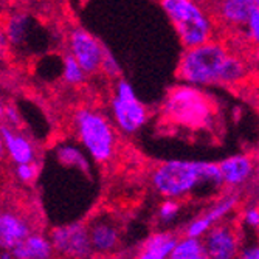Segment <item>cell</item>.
I'll return each instance as SVG.
<instances>
[{
    "mask_svg": "<svg viewBox=\"0 0 259 259\" xmlns=\"http://www.w3.org/2000/svg\"><path fill=\"white\" fill-rule=\"evenodd\" d=\"M10 251L13 259H53L56 253L52 239L37 231H33L25 241Z\"/></svg>",
    "mask_w": 259,
    "mask_h": 259,
    "instance_id": "2e32d148",
    "label": "cell"
},
{
    "mask_svg": "<svg viewBox=\"0 0 259 259\" xmlns=\"http://www.w3.org/2000/svg\"><path fill=\"white\" fill-rule=\"evenodd\" d=\"M101 72L109 76V78H113V79H120L121 78V65L120 62L116 61V58L113 56V53L106 47L104 50V58H103V65H101Z\"/></svg>",
    "mask_w": 259,
    "mask_h": 259,
    "instance_id": "603a6c76",
    "label": "cell"
},
{
    "mask_svg": "<svg viewBox=\"0 0 259 259\" xmlns=\"http://www.w3.org/2000/svg\"><path fill=\"white\" fill-rule=\"evenodd\" d=\"M203 244L209 259H238L241 253L236 230L225 222L211 227L203 236Z\"/></svg>",
    "mask_w": 259,
    "mask_h": 259,
    "instance_id": "9c48e42d",
    "label": "cell"
},
{
    "mask_svg": "<svg viewBox=\"0 0 259 259\" xmlns=\"http://www.w3.org/2000/svg\"><path fill=\"white\" fill-rule=\"evenodd\" d=\"M158 2L185 49H191L214 39V19L199 0H158Z\"/></svg>",
    "mask_w": 259,
    "mask_h": 259,
    "instance_id": "277c9868",
    "label": "cell"
},
{
    "mask_svg": "<svg viewBox=\"0 0 259 259\" xmlns=\"http://www.w3.org/2000/svg\"><path fill=\"white\" fill-rule=\"evenodd\" d=\"M90 239L93 250L98 253H109L112 251L120 241V234L116 227L110 222L98 221L93 224L90 228Z\"/></svg>",
    "mask_w": 259,
    "mask_h": 259,
    "instance_id": "ac0fdd59",
    "label": "cell"
},
{
    "mask_svg": "<svg viewBox=\"0 0 259 259\" xmlns=\"http://www.w3.org/2000/svg\"><path fill=\"white\" fill-rule=\"evenodd\" d=\"M239 203V196L238 194H225L222 196L218 202L211 205L203 214L196 218L194 221L190 222V225L185 230V236L190 238H203L206 231L216 225L218 222H222L230 213H233L234 208Z\"/></svg>",
    "mask_w": 259,
    "mask_h": 259,
    "instance_id": "30bf717a",
    "label": "cell"
},
{
    "mask_svg": "<svg viewBox=\"0 0 259 259\" xmlns=\"http://www.w3.org/2000/svg\"><path fill=\"white\" fill-rule=\"evenodd\" d=\"M256 8L254 0H218L216 14L227 27H245V23Z\"/></svg>",
    "mask_w": 259,
    "mask_h": 259,
    "instance_id": "9a60e30c",
    "label": "cell"
},
{
    "mask_svg": "<svg viewBox=\"0 0 259 259\" xmlns=\"http://www.w3.org/2000/svg\"><path fill=\"white\" fill-rule=\"evenodd\" d=\"M110 112L115 127L126 135L138 132L149 118L146 106L137 97L134 87L123 78L116 79L115 82Z\"/></svg>",
    "mask_w": 259,
    "mask_h": 259,
    "instance_id": "8992f818",
    "label": "cell"
},
{
    "mask_svg": "<svg viewBox=\"0 0 259 259\" xmlns=\"http://www.w3.org/2000/svg\"><path fill=\"white\" fill-rule=\"evenodd\" d=\"M179 238L171 231H158L146 239L140 253L134 259H169Z\"/></svg>",
    "mask_w": 259,
    "mask_h": 259,
    "instance_id": "e0dca14e",
    "label": "cell"
},
{
    "mask_svg": "<svg viewBox=\"0 0 259 259\" xmlns=\"http://www.w3.org/2000/svg\"><path fill=\"white\" fill-rule=\"evenodd\" d=\"M199 2H203V0H199Z\"/></svg>",
    "mask_w": 259,
    "mask_h": 259,
    "instance_id": "f546056e",
    "label": "cell"
},
{
    "mask_svg": "<svg viewBox=\"0 0 259 259\" xmlns=\"http://www.w3.org/2000/svg\"><path fill=\"white\" fill-rule=\"evenodd\" d=\"M245 30H247V36H248L250 42L259 50V8L257 7L251 11L250 17L245 23Z\"/></svg>",
    "mask_w": 259,
    "mask_h": 259,
    "instance_id": "d4e9b609",
    "label": "cell"
},
{
    "mask_svg": "<svg viewBox=\"0 0 259 259\" xmlns=\"http://www.w3.org/2000/svg\"><path fill=\"white\" fill-rule=\"evenodd\" d=\"M33 233L30 221L14 211H4L0 216V244L4 250H13Z\"/></svg>",
    "mask_w": 259,
    "mask_h": 259,
    "instance_id": "4fadbf2b",
    "label": "cell"
},
{
    "mask_svg": "<svg viewBox=\"0 0 259 259\" xmlns=\"http://www.w3.org/2000/svg\"><path fill=\"white\" fill-rule=\"evenodd\" d=\"M244 224H247L251 228H259V206L253 205V206H247L244 209L242 214Z\"/></svg>",
    "mask_w": 259,
    "mask_h": 259,
    "instance_id": "484cf974",
    "label": "cell"
},
{
    "mask_svg": "<svg viewBox=\"0 0 259 259\" xmlns=\"http://www.w3.org/2000/svg\"><path fill=\"white\" fill-rule=\"evenodd\" d=\"M4 118L7 120L5 124L8 126H13V127H20V123H22V118H20V113L17 112V109L14 106H7L4 107Z\"/></svg>",
    "mask_w": 259,
    "mask_h": 259,
    "instance_id": "4316f807",
    "label": "cell"
},
{
    "mask_svg": "<svg viewBox=\"0 0 259 259\" xmlns=\"http://www.w3.org/2000/svg\"><path fill=\"white\" fill-rule=\"evenodd\" d=\"M2 143L5 146V151L10 157V160L14 164H22V163H33L36 161V148L33 141L22 134L17 127L8 126L4 123L2 126Z\"/></svg>",
    "mask_w": 259,
    "mask_h": 259,
    "instance_id": "7c38bea8",
    "label": "cell"
},
{
    "mask_svg": "<svg viewBox=\"0 0 259 259\" xmlns=\"http://www.w3.org/2000/svg\"><path fill=\"white\" fill-rule=\"evenodd\" d=\"M163 118L172 126L202 131L213 126L214 107L202 87L182 82L169 89L161 107Z\"/></svg>",
    "mask_w": 259,
    "mask_h": 259,
    "instance_id": "3957f363",
    "label": "cell"
},
{
    "mask_svg": "<svg viewBox=\"0 0 259 259\" xmlns=\"http://www.w3.org/2000/svg\"><path fill=\"white\" fill-rule=\"evenodd\" d=\"M73 129L82 149L97 163H107L116 151L115 127L107 116L93 107H79L73 113Z\"/></svg>",
    "mask_w": 259,
    "mask_h": 259,
    "instance_id": "5b68a950",
    "label": "cell"
},
{
    "mask_svg": "<svg viewBox=\"0 0 259 259\" xmlns=\"http://www.w3.org/2000/svg\"><path fill=\"white\" fill-rule=\"evenodd\" d=\"M238 259H259V245H253L245 250H241Z\"/></svg>",
    "mask_w": 259,
    "mask_h": 259,
    "instance_id": "83f0119b",
    "label": "cell"
},
{
    "mask_svg": "<svg viewBox=\"0 0 259 259\" xmlns=\"http://www.w3.org/2000/svg\"><path fill=\"white\" fill-rule=\"evenodd\" d=\"M225 186L236 188L247 183L256 169L254 158L248 154H233L219 161Z\"/></svg>",
    "mask_w": 259,
    "mask_h": 259,
    "instance_id": "5bb4252c",
    "label": "cell"
},
{
    "mask_svg": "<svg viewBox=\"0 0 259 259\" xmlns=\"http://www.w3.org/2000/svg\"><path fill=\"white\" fill-rule=\"evenodd\" d=\"M56 254L64 259H87L92 251L90 230L84 224H70L58 227L50 233Z\"/></svg>",
    "mask_w": 259,
    "mask_h": 259,
    "instance_id": "52a82bcc",
    "label": "cell"
},
{
    "mask_svg": "<svg viewBox=\"0 0 259 259\" xmlns=\"http://www.w3.org/2000/svg\"><path fill=\"white\" fill-rule=\"evenodd\" d=\"M14 176L22 183H31V182H34L37 179V176H39V163L33 161V163L16 164Z\"/></svg>",
    "mask_w": 259,
    "mask_h": 259,
    "instance_id": "7402d4cb",
    "label": "cell"
},
{
    "mask_svg": "<svg viewBox=\"0 0 259 259\" xmlns=\"http://www.w3.org/2000/svg\"><path fill=\"white\" fill-rule=\"evenodd\" d=\"M177 76L182 82L197 87L236 85L245 79L247 65L238 55L230 53L224 42L213 39L183 50Z\"/></svg>",
    "mask_w": 259,
    "mask_h": 259,
    "instance_id": "6da1fadb",
    "label": "cell"
},
{
    "mask_svg": "<svg viewBox=\"0 0 259 259\" xmlns=\"http://www.w3.org/2000/svg\"><path fill=\"white\" fill-rule=\"evenodd\" d=\"M55 155L58 158V161L64 166L68 168H75L79 169L84 174H90V160H89V154L85 151H82L81 148L70 145V143H62L56 148Z\"/></svg>",
    "mask_w": 259,
    "mask_h": 259,
    "instance_id": "d6986e66",
    "label": "cell"
},
{
    "mask_svg": "<svg viewBox=\"0 0 259 259\" xmlns=\"http://www.w3.org/2000/svg\"><path fill=\"white\" fill-rule=\"evenodd\" d=\"M180 211V203L176 199H164L158 206V218L161 222H171Z\"/></svg>",
    "mask_w": 259,
    "mask_h": 259,
    "instance_id": "cb8c5ba5",
    "label": "cell"
},
{
    "mask_svg": "<svg viewBox=\"0 0 259 259\" xmlns=\"http://www.w3.org/2000/svg\"><path fill=\"white\" fill-rule=\"evenodd\" d=\"M169 259H209L202 238L185 236L176 244Z\"/></svg>",
    "mask_w": 259,
    "mask_h": 259,
    "instance_id": "ffe728a7",
    "label": "cell"
},
{
    "mask_svg": "<svg viewBox=\"0 0 259 259\" xmlns=\"http://www.w3.org/2000/svg\"><path fill=\"white\" fill-rule=\"evenodd\" d=\"M254 5H256V7L259 8V0H254Z\"/></svg>",
    "mask_w": 259,
    "mask_h": 259,
    "instance_id": "f1b7e54d",
    "label": "cell"
},
{
    "mask_svg": "<svg viewBox=\"0 0 259 259\" xmlns=\"http://www.w3.org/2000/svg\"><path fill=\"white\" fill-rule=\"evenodd\" d=\"M87 72L76 61L72 53H65L62 58V79L68 85H81L87 79Z\"/></svg>",
    "mask_w": 259,
    "mask_h": 259,
    "instance_id": "44dd1931",
    "label": "cell"
},
{
    "mask_svg": "<svg viewBox=\"0 0 259 259\" xmlns=\"http://www.w3.org/2000/svg\"><path fill=\"white\" fill-rule=\"evenodd\" d=\"M36 20L28 14L16 11L8 14L2 34L7 39V44L13 50L27 49L31 42V36L34 34Z\"/></svg>",
    "mask_w": 259,
    "mask_h": 259,
    "instance_id": "8fae6325",
    "label": "cell"
},
{
    "mask_svg": "<svg viewBox=\"0 0 259 259\" xmlns=\"http://www.w3.org/2000/svg\"><path fill=\"white\" fill-rule=\"evenodd\" d=\"M68 53H72L82 65L87 75L101 72L106 45L82 27H73L67 37Z\"/></svg>",
    "mask_w": 259,
    "mask_h": 259,
    "instance_id": "ba28073f",
    "label": "cell"
},
{
    "mask_svg": "<svg viewBox=\"0 0 259 259\" xmlns=\"http://www.w3.org/2000/svg\"><path fill=\"white\" fill-rule=\"evenodd\" d=\"M154 190L164 199H183L208 185L213 190L225 186L219 163L199 160H168L152 172Z\"/></svg>",
    "mask_w": 259,
    "mask_h": 259,
    "instance_id": "7a4b0ae2",
    "label": "cell"
}]
</instances>
